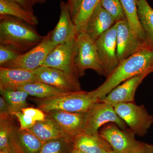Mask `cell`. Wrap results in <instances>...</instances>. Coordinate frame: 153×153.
Instances as JSON below:
<instances>
[{
  "label": "cell",
  "instance_id": "1",
  "mask_svg": "<svg viewBox=\"0 0 153 153\" xmlns=\"http://www.w3.org/2000/svg\"><path fill=\"white\" fill-rule=\"evenodd\" d=\"M153 67V44L146 41L139 50L121 62L104 82L90 93L101 100L126 80L146 72L152 73Z\"/></svg>",
  "mask_w": 153,
  "mask_h": 153
},
{
  "label": "cell",
  "instance_id": "2",
  "mask_svg": "<svg viewBox=\"0 0 153 153\" xmlns=\"http://www.w3.org/2000/svg\"><path fill=\"white\" fill-rule=\"evenodd\" d=\"M44 38L33 26L21 19L0 15V44L10 45L25 53L41 43Z\"/></svg>",
  "mask_w": 153,
  "mask_h": 153
},
{
  "label": "cell",
  "instance_id": "3",
  "mask_svg": "<svg viewBox=\"0 0 153 153\" xmlns=\"http://www.w3.org/2000/svg\"><path fill=\"white\" fill-rule=\"evenodd\" d=\"M100 100L90 91H83L69 92L49 98L38 99V108L45 113L53 110L86 113L91 107Z\"/></svg>",
  "mask_w": 153,
  "mask_h": 153
},
{
  "label": "cell",
  "instance_id": "4",
  "mask_svg": "<svg viewBox=\"0 0 153 153\" xmlns=\"http://www.w3.org/2000/svg\"><path fill=\"white\" fill-rule=\"evenodd\" d=\"M77 36L56 46L47 56L42 66L59 69L79 81L75 63Z\"/></svg>",
  "mask_w": 153,
  "mask_h": 153
},
{
  "label": "cell",
  "instance_id": "5",
  "mask_svg": "<svg viewBox=\"0 0 153 153\" xmlns=\"http://www.w3.org/2000/svg\"><path fill=\"white\" fill-rule=\"evenodd\" d=\"M108 123H114L123 130L128 126L115 111L111 105L100 100L96 102L86 112L84 132L89 135L99 133V129Z\"/></svg>",
  "mask_w": 153,
  "mask_h": 153
},
{
  "label": "cell",
  "instance_id": "6",
  "mask_svg": "<svg viewBox=\"0 0 153 153\" xmlns=\"http://www.w3.org/2000/svg\"><path fill=\"white\" fill-rule=\"evenodd\" d=\"M76 46L75 63L79 77L83 76L87 69H91L99 75L105 76L95 41L86 33L79 34L76 38Z\"/></svg>",
  "mask_w": 153,
  "mask_h": 153
},
{
  "label": "cell",
  "instance_id": "7",
  "mask_svg": "<svg viewBox=\"0 0 153 153\" xmlns=\"http://www.w3.org/2000/svg\"><path fill=\"white\" fill-rule=\"evenodd\" d=\"M116 112L137 135L143 137L153 124V116L144 105L135 103H120L114 105Z\"/></svg>",
  "mask_w": 153,
  "mask_h": 153
},
{
  "label": "cell",
  "instance_id": "8",
  "mask_svg": "<svg viewBox=\"0 0 153 153\" xmlns=\"http://www.w3.org/2000/svg\"><path fill=\"white\" fill-rule=\"evenodd\" d=\"M50 36L51 31L44 36L42 41L36 47L2 67L33 71L41 67L47 56L55 47L51 41Z\"/></svg>",
  "mask_w": 153,
  "mask_h": 153
},
{
  "label": "cell",
  "instance_id": "9",
  "mask_svg": "<svg viewBox=\"0 0 153 153\" xmlns=\"http://www.w3.org/2000/svg\"><path fill=\"white\" fill-rule=\"evenodd\" d=\"M117 22L95 41L105 77H107L119 65L117 53Z\"/></svg>",
  "mask_w": 153,
  "mask_h": 153
},
{
  "label": "cell",
  "instance_id": "10",
  "mask_svg": "<svg viewBox=\"0 0 153 153\" xmlns=\"http://www.w3.org/2000/svg\"><path fill=\"white\" fill-rule=\"evenodd\" d=\"M99 133L111 146L113 150L119 153H130L140 143L134 134L129 128L121 129L114 123L106 125Z\"/></svg>",
  "mask_w": 153,
  "mask_h": 153
},
{
  "label": "cell",
  "instance_id": "11",
  "mask_svg": "<svg viewBox=\"0 0 153 153\" xmlns=\"http://www.w3.org/2000/svg\"><path fill=\"white\" fill-rule=\"evenodd\" d=\"M41 82L46 83L66 92L81 91V85L63 71L57 68L41 66L34 70Z\"/></svg>",
  "mask_w": 153,
  "mask_h": 153
},
{
  "label": "cell",
  "instance_id": "12",
  "mask_svg": "<svg viewBox=\"0 0 153 153\" xmlns=\"http://www.w3.org/2000/svg\"><path fill=\"white\" fill-rule=\"evenodd\" d=\"M150 74L146 72L128 79L114 88L101 101L114 105L120 103H134L137 88Z\"/></svg>",
  "mask_w": 153,
  "mask_h": 153
},
{
  "label": "cell",
  "instance_id": "13",
  "mask_svg": "<svg viewBox=\"0 0 153 153\" xmlns=\"http://www.w3.org/2000/svg\"><path fill=\"white\" fill-rule=\"evenodd\" d=\"M117 24V53L120 63L139 50L146 41L141 42L134 37L126 19L119 21Z\"/></svg>",
  "mask_w": 153,
  "mask_h": 153
},
{
  "label": "cell",
  "instance_id": "14",
  "mask_svg": "<svg viewBox=\"0 0 153 153\" xmlns=\"http://www.w3.org/2000/svg\"><path fill=\"white\" fill-rule=\"evenodd\" d=\"M60 9L59 21L55 29L51 31L50 39L55 47L78 35L77 27L72 20L67 3L60 1Z\"/></svg>",
  "mask_w": 153,
  "mask_h": 153
},
{
  "label": "cell",
  "instance_id": "15",
  "mask_svg": "<svg viewBox=\"0 0 153 153\" xmlns=\"http://www.w3.org/2000/svg\"><path fill=\"white\" fill-rule=\"evenodd\" d=\"M86 113L53 110L46 114L54 119L66 135L74 140L76 136L84 132Z\"/></svg>",
  "mask_w": 153,
  "mask_h": 153
},
{
  "label": "cell",
  "instance_id": "16",
  "mask_svg": "<svg viewBox=\"0 0 153 153\" xmlns=\"http://www.w3.org/2000/svg\"><path fill=\"white\" fill-rule=\"evenodd\" d=\"M40 82L33 70L0 67V89L13 90L29 82Z\"/></svg>",
  "mask_w": 153,
  "mask_h": 153
},
{
  "label": "cell",
  "instance_id": "17",
  "mask_svg": "<svg viewBox=\"0 0 153 153\" xmlns=\"http://www.w3.org/2000/svg\"><path fill=\"white\" fill-rule=\"evenodd\" d=\"M10 144L13 153H38L43 143L29 129L16 128L10 137Z\"/></svg>",
  "mask_w": 153,
  "mask_h": 153
},
{
  "label": "cell",
  "instance_id": "18",
  "mask_svg": "<svg viewBox=\"0 0 153 153\" xmlns=\"http://www.w3.org/2000/svg\"><path fill=\"white\" fill-rule=\"evenodd\" d=\"M116 23L112 16L99 3L88 19L85 33L95 41Z\"/></svg>",
  "mask_w": 153,
  "mask_h": 153
},
{
  "label": "cell",
  "instance_id": "19",
  "mask_svg": "<svg viewBox=\"0 0 153 153\" xmlns=\"http://www.w3.org/2000/svg\"><path fill=\"white\" fill-rule=\"evenodd\" d=\"M74 149L86 153H108L113 150L108 142L100 134L89 135L83 132L73 140Z\"/></svg>",
  "mask_w": 153,
  "mask_h": 153
},
{
  "label": "cell",
  "instance_id": "20",
  "mask_svg": "<svg viewBox=\"0 0 153 153\" xmlns=\"http://www.w3.org/2000/svg\"><path fill=\"white\" fill-rule=\"evenodd\" d=\"M29 130L43 143L58 139L72 140L66 135L56 120L48 114L45 120L36 122L35 125Z\"/></svg>",
  "mask_w": 153,
  "mask_h": 153
},
{
  "label": "cell",
  "instance_id": "21",
  "mask_svg": "<svg viewBox=\"0 0 153 153\" xmlns=\"http://www.w3.org/2000/svg\"><path fill=\"white\" fill-rule=\"evenodd\" d=\"M0 15L16 17L33 26H36L38 23L34 12L26 10L12 0H0Z\"/></svg>",
  "mask_w": 153,
  "mask_h": 153
},
{
  "label": "cell",
  "instance_id": "22",
  "mask_svg": "<svg viewBox=\"0 0 153 153\" xmlns=\"http://www.w3.org/2000/svg\"><path fill=\"white\" fill-rule=\"evenodd\" d=\"M120 1L132 34L139 41L146 42L144 32L138 16L136 0H120Z\"/></svg>",
  "mask_w": 153,
  "mask_h": 153
},
{
  "label": "cell",
  "instance_id": "23",
  "mask_svg": "<svg viewBox=\"0 0 153 153\" xmlns=\"http://www.w3.org/2000/svg\"><path fill=\"white\" fill-rule=\"evenodd\" d=\"M22 90L27 92L29 95L38 99L49 98L55 96L66 93L44 82H29L16 88L13 90Z\"/></svg>",
  "mask_w": 153,
  "mask_h": 153
},
{
  "label": "cell",
  "instance_id": "24",
  "mask_svg": "<svg viewBox=\"0 0 153 153\" xmlns=\"http://www.w3.org/2000/svg\"><path fill=\"white\" fill-rule=\"evenodd\" d=\"M138 16L146 41L153 44V9L147 0H136Z\"/></svg>",
  "mask_w": 153,
  "mask_h": 153
},
{
  "label": "cell",
  "instance_id": "25",
  "mask_svg": "<svg viewBox=\"0 0 153 153\" xmlns=\"http://www.w3.org/2000/svg\"><path fill=\"white\" fill-rule=\"evenodd\" d=\"M100 0H82L77 13L72 18L79 34L86 33L88 21Z\"/></svg>",
  "mask_w": 153,
  "mask_h": 153
},
{
  "label": "cell",
  "instance_id": "26",
  "mask_svg": "<svg viewBox=\"0 0 153 153\" xmlns=\"http://www.w3.org/2000/svg\"><path fill=\"white\" fill-rule=\"evenodd\" d=\"M0 93L6 100L12 112L21 111L28 106L27 98L29 94L24 91L0 89Z\"/></svg>",
  "mask_w": 153,
  "mask_h": 153
},
{
  "label": "cell",
  "instance_id": "27",
  "mask_svg": "<svg viewBox=\"0 0 153 153\" xmlns=\"http://www.w3.org/2000/svg\"><path fill=\"white\" fill-rule=\"evenodd\" d=\"M11 116L4 118H0V152L13 153L10 144V137L16 128L14 118Z\"/></svg>",
  "mask_w": 153,
  "mask_h": 153
},
{
  "label": "cell",
  "instance_id": "28",
  "mask_svg": "<svg viewBox=\"0 0 153 153\" xmlns=\"http://www.w3.org/2000/svg\"><path fill=\"white\" fill-rule=\"evenodd\" d=\"M73 149V140L58 139L44 143L38 153H71Z\"/></svg>",
  "mask_w": 153,
  "mask_h": 153
},
{
  "label": "cell",
  "instance_id": "29",
  "mask_svg": "<svg viewBox=\"0 0 153 153\" xmlns=\"http://www.w3.org/2000/svg\"><path fill=\"white\" fill-rule=\"evenodd\" d=\"M100 4L112 16L116 22L126 19L120 0H100Z\"/></svg>",
  "mask_w": 153,
  "mask_h": 153
},
{
  "label": "cell",
  "instance_id": "30",
  "mask_svg": "<svg viewBox=\"0 0 153 153\" xmlns=\"http://www.w3.org/2000/svg\"><path fill=\"white\" fill-rule=\"evenodd\" d=\"M24 54L16 48L3 44H0V67L17 59Z\"/></svg>",
  "mask_w": 153,
  "mask_h": 153
},
{
  "label": "cell",
  "instance_id": "31",
  "mask_svg": "<svg viewBox=\"0 0 153 153\" xmlns=\"http://www.w3.org/2000/svg\"><path fill=\"white\" fill-rule=\"evenodd\" d=\"M17 117L20 123V130L29 129L35 125L36 122L29 116L23 113L21 111H16L12 112Z\"/></svg>",
  "mask_w": 153,
  "mask_h": 153
},
{
  "label": "cell",
  "instance_id": "32",
  "mask_svg": "<svg viewBox=\"0 0 153 153\" xmlns=\"http://www.w3.org/2000/svg\"><path fill=\"white\" fill-rule=\"evenodd\" d=\"M21 111L25 114L30 116L36 122L45 120L47 116V114L39 108L27 107L22 108Z\"/></svg>",
  "mask_w": 153,
  "mask_h": 153
},
{
  "label": "cell",
  "instance_id": "33",
  "mask_svg": "<svg viewBox=\"0 0 153 153\" xmlns=\"http://www.w3.org/2000/svg\"><path fill=\"white\" fill-rule=\"evenodd\" d=\"M13 115L10 108L3 97H0V118H4Z\"/></svg>",
  "mask_w": 153,
  "mask_h": 153
},
{
  "label": "cell",
  "instance_id": "34",
  "mask_svg": "<svg viewBox=\"0 0 153 153\" xmlns=\"http://www.w3.org/2000/svg\"><path fill=\"white\" fill-rule=\"evenodd\" d=\"M130 153H153V145L140 142Z\"/></svg>",
  "mask_w": 153,
  "mask_h": 153
},
{
  "label": "cell",
  "instance_id": "35",
  "mask_svg": "<svg viewBox=\"0 0 153 153\" xmlns=\"http://www.w3.org/2000/svg\"><path fill=\"white\" fill-rule=\"evenodd\" d=\"M82 0H68L67 3L72 18L76 15L79 10Z\"/></svg>",
  "mask_w": 153,
  "mask_h": 153
},
{
  "label": "cell",
  "instance_id": "36",
  "mask_svg": "<svg viewBox=\"0 0 153 153\" xmlns=\"http://www.w3.org/2000/svg\"><path fill=\"white\" fill-rule=\"evenodd\" d=\"M16 2L22 7L28 10L33 12V0H12Z\"/></svg>",
  "mask_w": 153,
  "mask_h": 153
},
{
  "label": "cell",
  "instance_id": "37",
  "mask_svg": "<svg viewBox=\"0 0 153 153\" xmlns=\"http://www.w3.org/2000/svg\"><path fill=\"white\" fill-rule=\"evenodd\" d=\"M47 0H33V2L34 5L36 4H44L46 2Z\"/></svg>",
  "mask_w": 153,
  "mask_h": 153
},
{
  "label": "cell",
  "instance_id": "38",
  "mask_svg": "<svg viewBox=\"0 0 153 153\" xmlns=\"http://www.w3.org/2000/svg\"><path fill=\"white\" fill-rule=\"evenodd\" d=\"M71 153H86L76 149H73Z\"/></svg>",
  "mask_w": 153,
  "mask_h": 153
},
{
  "label": "cell",
  "instance_id": "39",
  "mask_svg": "<svg viewBox=\"0 0 153 153\" xmlns=\"http://www.w3.org/2000/svg\"><path fill=\"white\" fill-rule=\"evenodd\" d=\"M119 153L117 152H115V151H114V150H112L109 153Z\"/></svg>",
  "mask_w": 153,
  "mask_h": 153
},
{
  "label": "cell",
  "instance_id": "40",
  "mask_svg": "<svg viewBox=\"0 0 153 153\" xmlns=\"http://www.w3.org/2000/svg\"><path fill=\"white\" fill-rule=\"evenodd\" d=\"M0 153H7L4 152H0Z\"/></svg>",
  "mask_w": 153,
  "mask_h": 153
},
{
  "label": "cell",
  "instance_id": "41",
  "mask_svg": "<svg viewBox=\"0 0 153 153\" xmlns=\"http://www.w3.org/2000/svg\"><path fill=\"white\" fill-rule=\"evenodd\" d=\"M152 73H153V67L152 68Z\"/></svg>",
  "mask_w": 153,
  "mask_h": 153
}]
</instances>
